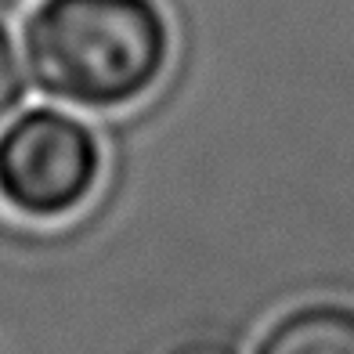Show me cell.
<instances>
[{
    "label": "cell",
    "mask_w": 354,
    "mask_h": 354,
    "mask_svg": "<svg viewBox=\"0 0 354 354\" xmlns=\"http://www.w3.org/2000/svg\"><path fill=\"white\" fill-rule=\"evenodd\" d=\"M22 47L44 94L80 109H123L167 73L170 26L156 0H40Z\"/></svg>",
    "instance_id": "6da1fadb"
},
{
    "label": "cell",
    "mask_w": 354,
    "mask_h": 354,
    "mask_svg": "<svg viewBox=\"0 0 354 354\" xmlns=\"http://www.w3.org/2000/svg\"><path fill=\"white\" fill-rule=\"evenodd\" d=\"M98 177V138L62 109H29L0 134V199L22 217H69L91 199Z\"/></svg>",
    "instance_id": "7a4b0ae2"
},
{
    "label": "cell",
    "mask_w": 354,
    "mask_h": 354,
    "mask_svg": "<svg viewBox=\"0 0 354 354\" xmlns=\"http://www.w3.org/2000/svg\"><path fill=\"white\" fill-rule=\"evenodd\" d=\"M257 354H354V308L304 304L264 333Z\"/></svg>",
    "instance_id": "3957f363"
},
{
    "label": "cell",
    "mask_w": 354,
    "mask_h": 354,
    "mask_svg": "<svg viewBox=\"0 0 354 354\" xmlns=\"http://www.w3.org/2000/svg\"><path fill=\"white\" fill-rule=\"evenodd\" d=\"M22 94H26V80L19 69V55H15L11 33L0 26V120L11 116L15 105L22 102Z\"/></svg>",
    "instance_id": "277c9868"
},
{
    "label": "cell",
    "mask_w": 354,
    "mask_h": 354,
    "mask_svg": "<svg viewBox=\"0 0 354 354\" xmlns=\"http://www.w3.org/2000/svg\"><path fill=\"white\" fill-rule=\"evenodd\" d=\"M167 354H235L232 347H224V344H210V340H196V344H181V347H174Z\"/></svg>",
    "instance_id": "5b68a950"
}]
</instances>
